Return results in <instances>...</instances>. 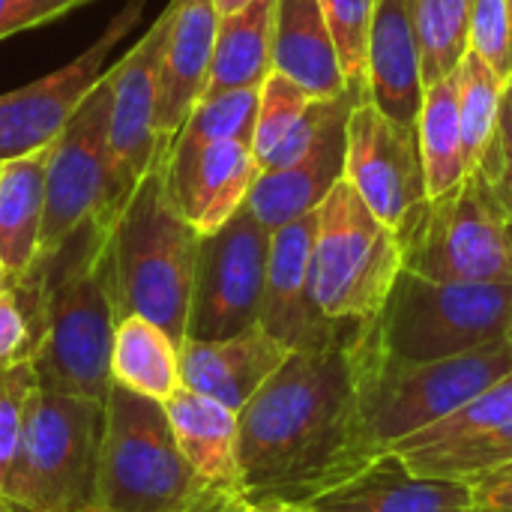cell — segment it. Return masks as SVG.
<instances>
[{
	"mask_svg": "<svg viewBox=\"0 0 512 512\" xmlns=\"http://www.w3.org/2000/svg\"><path fill=\"white\" fill-rule=\"evenodd\" d=\"M351 363L363 441L372 456H381L510 375L512 351L501 339L459 357L408 363L387 357L363 324H354Z\"/></svg>",
	"mask_w": 512,
	"mask_h": 512,
	"instance_id": "5b68a950",
	"label": "cell"
},
{
	"mask_svg": "<svg viewBox=\"0 0 512 512\" xmlns=\"http://www.w3.org/2000/svg\"><path fill=\"white\" fill-rule=\"evenodd\" d=\"M507 423H512V372L498 378L495 384H489L486 390H480L474 399H468L453 414L435 420L432 426H426L417 435H411L408 441H402L396 447V453L417 450V447H438V444L468 441L474 435L492 432V429L507 426Z\"/></svg>",
	"mask_w": 512,
	"mask_h": 512,
	"instance_id": "d6a6232c",
	"label": "cell"
},
{
	"mask_svg": "<svg viewBox=\"0 0 512 512\" xmlns=\"http://www.w3.org/2000/svg\"><path fill=\"white\" fill-rule=\"evenodd\" d=\"M405 465L420 477H444V480H477L495 468H504L512 462V423L498 426L492 432L474 435L468 441L456 444H438V447H417L399 453Z\"/></svg>",
	"mask_w": 512,
	"mask_h": 512,
	"instance_id": "1f68e13d",
	"label": "cell"
},
{
	"mask_svg": "<svg viewBox=\"0 0 512 512\" xmlns=\"http://www.w3.org/2000/svg\"><path fill=\"white\" fill-rule=\"evenodd\" d=\"M9 288V276H6V270H3V264H0V294Z\"/></svg>",
	"mask_w": 512,
	"mask_h": 512,
	"instance_id": "ee69618b",
	"label": "cell"
},
{
	"mask_svg": "<svg viewBox=\"0 0 512 512\" xmlns=\"http://www.w3.org/2000/svg\"><path fill=\"white\" fill-rule=\"evenodd\" d=\"M345 180L384 225L399 231L429 198L417 132L360 99L345 129Z\"/></svg>",
	"mask_w": 512,
	"mask_h": 512,
	"instance_id": "4fadbf2b",
	"label": "cell"
},
{
	"mask_svg": "<svg viewBox=\"0 0 512 512\" xmlns=\"http://www.w3.org/2000/svg\"><path fill=\"white\" fill-rule=\"evenodd\" d=\"M183 456L165 402L111 384L102 405L93 512H222Z\"/></svg>",
	"mask_w": 512,
	"mask_h": 512,
	"instance_id": "277c9868",
	"label": "cell"
},
{
	"mask_svg": "<svg viewBox=\"0 0 512 512\" xmlns=\"http://www.w3.org/2000/svg\"><path fill=\"white\" fill-rule=\"evenodd\" d=\"M111 384L156 402H168L183 387L180 345L147 318H120L111 348Z\"/></svg>",
	"mask_w": 512,
	"mask_h": 512,
	"instance_id": "4316f807",
	"label": "cell"
},
{
	"mask_svg": "<svg viewBox=\"0 0 512 512\" xmlns=\"http://www.w3.org/2000/svg\"><path fill=\"white\" fill-rule=\"evenodd\" d=\"M168 6L147 27V33L108 69L111 84V174L117 210L129 192L141 183L144 174L159 168V138H156V111H159V69L162 48L168 33Z\"/></svg>",
	"mask_w": 512,
	"mask_h": 512,
	"instance_id": "5bb4252c",
	"label": "cell"
},
{
	"mask_svg": "<svg viewBox=\"0 0 512 512\" xmlns=\"http://www.w3.org/2000/svg\"><path fill=\"white\" fill-rule=\"evenodd\" d=\"M273 12L276 0H249L219 15L204 96L240 87H261L273 72Z\"/></svg>",
	"mask_w": 512,
	"mask_h": 512,
	"instance_id": "484cf974",
	"label": "cell"
},
{
	"mask_svg": "<svg viewBox=\"0 0 512 512\" xmlns=\"http://www.w3.org/2000/svg\"><path fill=\"white\" fill-rule=\"evenodd\" d=\"M168 33L162 48L159 69V111H156V138H159V165L177 138L180 126L198 105L207 87L219 9L213 0H168Z\"/></svg>",
	"mask_w": 512,
	"mask_h": 512,
	"instance_id": "e0dca14e",
	"label": "cell"
},
{
	"mask_svg": "<svg viewBox=\"0 0 512 512\" xmlns=\"http://www.w3.org/2000/svg\"><path fill=\"white\" fill-rule=\"evenodd\" d=\"M417 144H420L429 198L456 189L468 177L462 126H459L456 75L426 87L423 108L417 117Z\"/></svg>",
	"mask_w": 512,
	"mask_h": 512,
	"instance_id": "83f0119b",
	"label": "cell"
},
{
	"mask_svg": "<svg viewBox=\"0 0 512 512\" xmlns=\"http://www.w3.org/2000/svg\"><path fill=\"white\" fill-rule=\"evenodd\" d=\"M315 216L309 285L318 312L339 324L372 321L402 273L396 231L360 201L345 177Z\"/></svg>",
	"mask_w": 512,
	"mask_h": 512,
	"instance_id": "52a82bcc",
	"label": "cell"
},
{
	"mask_svg": "<svg viewBox=\"0 0 512 512\" xmlns=\"http://www.w3.org/2000/svg\"><path fill=\"white\" fill-rule=\"evenodd\" d=\"M174 438L198 477L222 498H243L237 459V414L201 393L180 387L165 402Z\"/></svg>",
	"mask_w": 512,
	"mask_h": 512,
	"instance_id": "7402d4cb",
	"label": "cell"
},
{
	"mask_svg": "<svg viewBox=\"0 0 512 512\" xmlns=\"http://www.w3.org/2000/svg\"><path fill=\"white\" fill-rule=\"evenodd\" d=\"M0 512H18V510H15V507H12V504H9V501L0 495Z\"/></svg>",
	"mask_w": 512,
	"mask_h": 512,
	"instance_id": "f6af8a7d",
	"label": "cell"
},
{
	"mask_svg": "<svg viewBox=\"0 0 512 512\" xmlns=\"http://www.w3.org/2000/svg\"><path fill=\"white\" fill-rule=\"evenodd\" d=\"M351 93L366 96V57L378 0H318Z\"/></svg>",
	"mask_w": 512,
	"mask_h": 512,
	"instance_id": "836d02e7",
	"label": "cell"
},
{
	"mask_svg": "<svg viewBox=\"0 0 512 512\" xmlns=\"http://www.w3.org/2000/svg\"><path fill=\"white\" fill-rule=\"evenodd\" d=\"M423 96L411 0H378L366 57V99L396 126L417 132Z\"/></svg>",
	"mask_w": 512,
	"mask_h": 512,
	"instance_id": "44dd1931",
	"label": "cell"
},
{
	"mask_svg": "<svg viewBox=\"0 0 512 512\" xmlns=\"http://www.w3.org/2000/svg\"><path fill=\"white\" fill-rule=\"evenodd\" d=\"M512 285L438 282L402 270L384 309L363 321L369 339L396 360L432 363L501 342Z\"/></svg>",
	"mask_w": 512,
	"mask_h": 512,
	"instance_id": "8992f818",
	"label": "cell"
},
{
	"mask_svg": "<svg viewBox=\"0 0 512 512\" xmlns=\"http://www.w3.org/2000/svg\"><path fill=\"white\" fill-rule=\"evenodd\" d=\"M90 512H93V510H90Z\"/></svg>",
	"mask_w": 512,
	"mask_h": 512,
	"instance_id": "c3c4849f",
	"label": "cell"
},
{
	"mask_svg": "<svg viewBox=\"0 0 512 512\" xmlns=\"http://www.w3.org/2000/svg\"><path fill=\"white\" fill-rule=\"evenodd\" d=\"M360 99L366 96H357L351 90L336 96L321 132L297 162L276 171H258L246 207L267 231L315 213L321 201L333 192V186L345 177V129Z\"/></svg>",
	"mask_w": 512,
	"mask_h": 512,
	"instance_id": "2e32d148",
	"label": "cell"
},
{
	"mask_svg": "<svg viewBox=\"0 0 512 512\" xmlns=\"http://www.w3.org/2000/svg\"><path fill=\"white\" fill-rule=\"evenodd\" d=\"M507 240H510V252H512V222L507 225Z\"/></svg>",
	"mask_w": 512,
	"mask_h": 512,
	"instance_id": "bcb514c9",
	"label": "cell"
},
{
	"mask_svg": "<svg viewBox=\"0 0 512 512\" xmlns=\"http://www.w3.org/2000/svg\"><path fill=\"white\" fill-rule=\"evenodd\" d=\"M510 81H504L486 60H480L474 51L465 54L462 66L456 69V99H459V126H462V144H465V165L468 174L483 165L486 153L495 144L498 123H501V105L504 90Z\"/></svg>",
	"mask_w": 512,
	"mask_h": 512,
	"instance_id": "f546056e",
	"label": "cell"
},
{
	"mask_svg": "<svg viewBox=\"0 0 512 512\" xmlns=\"http://www.w3.org/2000/svg\"><path fill=\"white\" fill-rule=\"evenodd\" d=\"M144 6L147 0H129L108 21L105 33L72 63L0 96V162L54 144L87 93L105 78L108 54L135 24H141Z\"/></svg>",
	"mask_w": 512,
	"mask_h": 512,
	"instance_id": "7c38bea8",
	"label": "cell"
},
{
	"mask_svg": "<svg viewBox=\"0 0 512 512\" xmlns=\"http://www.w3.org/2000/svg\"><path fill=\"white\" fill-rule=\"evenodd\" d=\"M333 99H315L291 78L270 72L258 90L252 153L261 171L297 162L324 126Z\"/></svg>",
	"mask_w": 512,
	"mask_h": 512,
	"instance_id": "cb8c5ba5",
	"label": "cell"
},
{
	"mask_svg": "<svg viewBox=\"0 0 512 512\" xmlns=\"http://www.w3.org/2000/svg\"><path fill=\"white\" fill-rule=\"evenodd\" d=\"M216 3V9H219V15H228V12H234V9H240V6H246L249 0H213Z\"/></svg>",
	"mask_w": 512,
	"mask_h": 512,
	"instance_id": "b9f144b4",
	"label": "cell"
},
{
	"mask_svg": "<svg viewBox=\"0 0 512 512\" xmlns=\"http://www.w3.org/2000/svg\"><path fill=\"white\" fill-rule=\"evenodd\" d=\"M351 330L330 345L291 351L237 414L246 498L306 507L375 459L360 426Z\"/></svg>",
	"mask_w": 512,
	"mask_h": 512,
	"instance_id": "6da1fadb",
	"label": "cell"
},
{
	"mask_svg": "<svg viewBox=\"0 0 512 512\" xmlns=\"http://www.w3.org/2000/svg\"><path fill=\"white\" fill-rule=\"evenodd\" d=\"M474 512H512V462L471 480Z\"/></svg>",
	"mask_w": 512,
	"mask_h": 512,
	"instance_id": "ab89813d",
	"label": "cell"
},
{
	"mask_svg": "<svg viewBox=\"0 0 512 512\" xmlns=\"http://www.w3.org/2000/svg\"><path fill=\"white\" fill-rule=\"evenodd\" d=\"M273 72L291 78L315 99H336L348 90L318 0H276Z\"/></svg>",
	"mask_w": 512,
	"mask_h": 512,
	"instance_id": "603a6c76",
	"label": "cell"
},
{
	"mask_svg": "<svg viewBox=\"0 0 512 512\" xmlns=\"http://www.w3.org/2000/svg\"><path fill=\"white\" fill-rule=\"evenodd\" d=\"M480 168L489 174L492 189H495L507 219L512 222V81L504 90V105H501V123H498L495 144L486 153Z\"/></svg>",
	"mask_w": 512,
	"mask_h": 512,
	"instance_id": "8d00e7d4",
	"label": "cell"
},
{
	"mask_svg": "<svg viewBox=\"0 0 512 512\" xmlns=\"http://www.w3.org/2000/svg\"><path fill=\"white\" fill-rule=\"evenodd\" d=\"M36 387H39V375H36L33 357L0 366V495L6 489L12 459L21 444Z\"/></svg>",
	"mask_w": 512,
	"mask_h": 512,
	"instance_id": "e575fe53",
	"label": "cell"
},
{
	"mask_svg": "<svg viewBox=\"0 0 512 512\" xmlns=\"http://www.w3.org/2000/svg\"><path fill=\"white\" fill-rule=\"evenodd\" d=\"M270 231L243 204L198 246L186 339H228L258 327Z\"/></svg>",
	"mask_w": 512,
	"mask_h": 512,
	"instance_id": "8fae6325",
	"label": "cell"
},
{
	"mask_svg": "<svg viewBox=\"0 0 512 512\" xmlns=\"http://www.w3.org/2000/svg\"><path fill=\"white\" fill-rule=\"evenodd\" d=\"M291 351L261 327L228 339H186L180 345V384L234 414L264 387Z\"/></svg>",
	"mask_w": 512,
	"mask_h": 512,
	"instance_id": "ffe728a7",
	"label": "cell"
},
{
	"mask_svg": "<svg viewBox=\"0 0 512 512\" xmlns=\"http://www.w3.org/2000/svg\"><path fill=\"white\" fill-rule=\"evenodd\" d=\"M471 51L486 60L504 81H512V27L507 0H474Z\"/></svg>",
	"mask_w": 512,
	"mask_h": 512,
	"instance_id": "d590c367",
	"label": "cell"
},
{
	"mask_svg": "<svg viewBox=\"0 0 512 512\" xmlns=\"http://www.w3.org/2000/svg\"><path fill=\"white\" fill-rule=\"evenodd\" d=\"M507 9H510V27H512V0H507Z\"/></svg>",
	"mask_w": 512,
	"mask_h": 512,
	"instance_id": "7dc6e473",
	"label": "cell"
},
{
	"mask_svg": "<svg viewBox=\"0 0 512 512\" xmlns=\"http://www.w3.org/2000/svg\"><path fill=\"white\" fill-rule=\"evenodd\" d=\"M471 6L474 0H411V27L426 87L456 75L471 51Z\"/></svg>",
	"mask_w": 512,
	"mask_h": 512,
	"instance_id": "f1b7e54d",
	"label": "cell"
},
{
	"mask_svg": "<svg viewBox=\"0 0 512 512\" xmlns=\"http://www.w3.org/2000/svg\"><path fill=\"white\" fill-rule=\"evenodd\" d=\"M108 126L111 84L105 72V78L87 93V99L78 105V111L51 144L36 261L51 258L87 219L117 213Z\"/></svg>",
	"mask_w": 512,
	"mask_h": 512,
	"instance_id": "30bf717a",
	"label": "cell"
},
{
	"mask_svg": "<svg viewBox=\"0 0 512 512\" xmlns=\"http://www.w3.org/2000/svg\"><path fill=\"white\" fill-rule=\"evenodd\" d=\"M222 512H309L300 504H285V501H252V498H237Z\"/></svg>",
	"mask_w": 512,
	"mask_h": 512,
	"instance_id": "60d3db41",
	"label": "cell"
},
{
	"mask_svg": "<svg viewBox=\"0 0 512 512\" xmlns=\"http://www.w3.org/2000/svg\"><path fill=\"white\" fill-rule=\"evenodd\" d=\"M159 168L177 210L201 237L219 231L249 201L261 171L249 141H219Z\"/></svg>",
	"mask_w": 512,
	"mask_h": 512,
	"instance_id": "ac0fdd59",
	"label": "cell"
},
{
	"mask_svg": "<svg viewBox=\"0 0 512 512\" xmlns=\"http://www.w3.org/2000/svg\"><path fill=\"white\" fill-rule=\"evenodd\" d=\"M48 159L51 144L0 162V264L9 285L24 279L39 255Z\"/></svg>",
	"mask_w": 512,
	"mask_h": 512,
	"instance_id": "d4e9b609",
	"label": "cell"
},
{
	"mask_svg": "<svg viewBox=\"0 0 512 512\" xmlns=\"http://www.w3.org/2000/svg\"><path fill=\"white\" fill-rule=\"evenodd\" d=\"M102 405L36 387L3 498L18 512H90Z\"/></svg>",
	"mask_w": 512,
	"mask_h": 512,
	"instance_id": "9c48e42d",
	"label": "cell"
},
{
	"mask_svg": "<svg viewBox=\"0 0 512 512\" xmlns=\"http://www.w3.org/2000/svg\"><path fill=\"white\" fill-rule=\"evenodd\" d=\"M309 512H474L465 480L420 477L396 450L375 456L342 486L306 504Z\"/></svg>",
	"mask_w": 512,
	"mask_h": 512,
	"instance_id": "d6986e66",
	"label": "cell"
},
{
	"mask_svg": "<svg viewBox=\"0 0 512 512\" xmlns=\"http://www.w3.org/2000/svg\"><path fill=\"white\" fill-rule=\"evenodd\" d=\"M504 342L510 345V351H512V303H510V315H507V330H504Z\"/></svg>",
	"mask_w": 512,
	"mask_h": 512,
	"instance_id": "7bdbcfd3",
	"label": "cell"
},
{
	"mask_svg": "<svg viewBox=\"0 0 512 512\" xmlns=\"http://www.w3.org/2000/svg\"><path fill=\"white\" fill-rule=\"evenodd\" d=\"M507 213L483 168L456 189L426 198L396 231L402 270L438 282L512 285Z\"/></svg>",
	"mask_w": 512,
	"mask_h": 512,
	"instance_id": "ba28073f",
	"label": "cell"
},
{
	"mask_svg": "<svg viewBox=\"0 0 512 512\" xmlns=\"http://www.w3.org/2000/svg\"><path fill=\"white\" fill-rule=\"evenodd\" d=\"M111 216L87 219L51 258L12 282L30 321L39 387L90 402H105L111 390L117 330L108 264Z\"/></svg>",
	"mask_w": 512,
	"mask_h": 512,
	"instance_id": "7a4b0ae2",
	"label": "cell"
},
{
	"mask_svg": "<svg viewBox=\"0 0 512 512\" xmlns=\"http://www.w3.org/2000/svg\"><path fill=\"white\" fill-rule=\"evenodd\" d=\"M198 246L201 234L177 210L162 168H153L108 225L117 321L126 315L147 318L183 345Z\"/></svg>",
	"mask_w": 512,
	"mask_h": 512,
	"instance_id": "3957f363",
	"label": "cell"
},
{
	"mask_svg": "<svg viewBox=\"0 0 512 512\" xmlns=\"http://www.w3.org/2000/svg\"><path fill=\"white\" fill-rule=\"evenodd\" d=\"M258 90L261 87H240V90H222L201 96L186 123L180 126L177 138L171 141L168 159L192 156L210 144L219 141H249L255 132V114H258Z\"/></svg>",
	"mask_w": 512,
	"mask_h": 512,
	"instance_id": "4dcf8cb0",
	"label": "cell"
},
{
	"mask_svg": "<svg viewBox=\"0 0 512 512\" xmlns=\"http://www.w3.org/2000/svg\"><path fill=\"white\" fill-rule=\"evenodd\" d=\"M315 219H318L315 213H306L270 231V255H267V279H264L258 327L270 333L276 342H282L288 351L330 345L351 327L324 318L312 300L309 270H312Z\"/></svg>",
	"mask_w": 512,
	"mask_h": 512,
	"instance_id": "9a60e30c",
	"label": "cell"
},
{
	"mask_svg": "<svg viewBox=\"0 0 512 512\" xmlns=\"http://www.w3.org/2000/svg\"><path fill=\"white\" fill-rule=\"evenodd\" d=\"M24 357H33V333L27 312L9 285L0 294V366L18 363Z\"/></svg>",
	"mask_w": 512,
	"mask_h": 512,
	"instance_id": "74e56055",
	"label": "cell"
},
{
	"mask_svg": "<svg viewBox=\"0 0 512 512\" xmlns=\"http://www.w3.org/2000/svg\"><path fill=\"white\" fill-rule=\"evenodd\" d=\"M90 0H0V39L48 24Z\"/></svg>",
	"mask_w": 512,
	"mask_h": 512,
	"instance_id": "f35d334b",
	"label": "cell"
}]
</instances>
